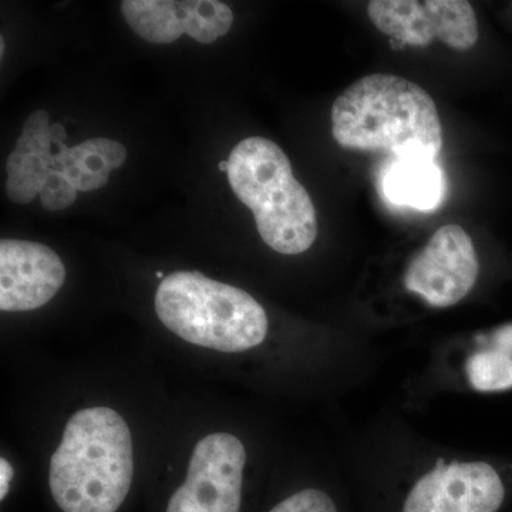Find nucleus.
<instances>
[{
  "label": "nucleus",
  "mask_w": 512,
  "mask_h": 512,
  "mask_svg": "<svg viewBox=\"0 0 512 512\" xmlns=\"http://www.w3.org/2000/svg\"><path fill=\"white\" fill-rule=\"evenodd\" d=\"M50 127L46 110L30 114L23 124L22 134L6 163V194L15 204H30L55 173L56 146Z\"/></svg>",
  "instance_id": "nucleus-11"
},
{
  "label": "nucleus",
  "mask_w": 512,
  "mask_h": 512,
  "mask_svg": "<svg viewBox=\"0 0 512 512\" xmlns=\"http://www.w3.org/2000/svg\"><path fill=\"white\" fill-rule=\"evenodd\" d=\"M478 276L480 259L473 239L460 225L448 224L410 259L403 286L429 308L447 309L474 291Z\"/></svg>",
  "instance_id": "nucleus-6"
},
{
  "label": "nucleus",
  "mask_w": 512,
  "mask_h": 512,
  "mask_svg": "<svg viewBox=\"0 0 512 512\" xmlns=\"http://www.w3.org/2000/svg\"><path fill=\"white\" fill-rule=\"evenodd\" d=\"M13 477V468L10 466L9 461H6L5 458H2L0 461V498H5L6 494L9 491L10 480Z\"/></svg>",
  "instance_id": "nucleus-17"
},
{
  "label": "nucleus",
  "mask_w": 512,
  "mask_h": 512,
  "mask_svg": "<svg viewBox=\"0 0 512 512\" xmlns=\"http://www.w3.org/2000/svg\"><path fill=\"white\" fill-rule=\"evenodd\" d=\"M124 19L136 35L156 45H167L184 33L210 45L227 35L234 13L218 0H124Z\"/></svg>",
  "instance_id": "nucleus-9"
},
{
  "label": "nucleus",
  "mask_w": 512,
  "mask_h": 512,
  "mask_svg": "<svg viewBox=\"0 0 512 512\" xmlns=\"http://www.w3.org/2000/svg\"><path fill=\"white\" fill-rule=\"evenodd\" d=\"M397 480L396 512H500L512 493V461L429 451Z\"/></svg>",
  "instance_id": "nucleus-5"
},
{
  "label": "nucleus",
  "mask_w": 512,
  "mask_h": 512,
  "mask_svg": "<svg viewBox=\"0 0 512 512\" xmlns=\"http://www.w3.org/2000/svg\"><path fill=\"white\" fill-rule=\"evenodd\" d=\"M77 192L79 191L62 174L53 173L40 191V204L47 211H62L74 204Z\"/></svg>",
  "instance_id": "nucleus-16"
},
{
  "label": "nucleus",
  "mask_w": 512,
  "mask_h": 512,
  "mask_svg": "<svg viewBox=\"0 0 512 512\" xmlns=\"http://www.w3.org/2000/svg\"><path fill=\"white\" fill-rule=\"evenodd\" d=\"M56 146L53 171L62 174L80 192L99 190L109 183L110 173L120 168L127 150L119 141L93 138L76 147L66 146V131L62 127L50 130Z\"/></svg>",
  "instance_id": "nucleus-12"
},
{
  "label": "nucleus",
  "mask_w": 512,
  "mask_h": 512,
  "mask_svg": "<svg viewBox=\"0 0 512 512\" xmlns=\"http://www.w3.org/2000/svg\"><path fill=\"white\" fill-rule=\"evenodd\" d=\"M458 380L478 393H500L512 389V325L498 329L491 338L478 340L468 350Z\"/></svg>",
  "instance_id": "nucleus-14"
},
{
  "label": "nucleus",
  "mask_w": 512,
  "mask_h": 512,
  "mask_svg": "<svg viewBox=\"0 0 512 512\" xmlns=\"http://www.w3.org/2000/svg\"><path fill=\"white\" fill-rule=\"evenodd\" d=\"M387 200L402 207L433 211L444 192L443 174L436 160L421 157L394 158L383 175Z\"/></svg>",
  "instance_id": "nucleus-13"
},
{
  "label": "nucleus",
  "mask_w": 512,
  "mask_h": 512,
  "mask_svg": "<svg viewBox=\"0 0 512 512\" xmlns=\"http://www.w3.org/2000/svg\"><path fill=\"white\" fill-rule=\"evenodd\" d=\"M133 441L116 410L83 409L50 458L49 485L63 512H116L133 481Z\"/></svg>",
  "instance_id": "nucleus-2"
},
{
  "label": "nucleus",
  "mask_w": 512,
  "mask_h": 512,
  "mask_svg": "<svg viewBox=\"0 0 512 512\" xmlns=\"http://www.w3.org/2000/svg\"><path fill=\"white\" fill-rule=\"evenodd\" d=\"M268 512H342L336 498L322 488L308 487L284 498Z\"/></svg>",
  "instance_id": "nucleus-15"
},
{
  "label": "nucleus",
  "mask_w": 512,
  "mask_h": 512,
  "mask_svg": "<svg viewBox=\"0 0 512 512\" xmlns=\"http://www.w3.org/2000/svg\"><path fill=\"white\" fill-rule=\"evenodd\" d=\"M367 13L380 32L404 45L424 47L439 40L463 52L480 35L476 12L466 0H375Z\"/></svg>",
  "instance_id": "nucleus-8"
},
{
  "label": "nucleus",
  "mask_w": 512,
  "mask_h": 512,
  "mask_svg": "<svg viewBox=\"0 0 512 512\" xmlns=\"http://www.w3.org/2000/svg\"><path fill=\"white\" fill-rule=\"evenodd\" d=\"M157 276H158V278H163L164 279L163 272H157Z\"/></svg>",
  "instance_id": "nucleus-20"
},
{
  "label": "nucleus",
  "mask_w": 512,
  "mask_h": 512,
  "mask_svg": "<svg viewBox=\"0 0 512 512\" xmlns=\"http://www.w3.org/2000/svg\"><path fill=\"white\" fill-rule=\"evenodd\" d=\"M228 180L242 204L254 212L262 241L281 255L308 251L318 237L311 195L292 173L291 161L268 138L241 141L228 158Z\"/></svg>",
  "instance_id": "nucleus-3"
},
{
  "label": "nucleus",
  "mask_w": 512,
  "mask_h": 512,
  "mask_svg": "<svg viewBox=\"0 0 512 512\" xmlns=\"http://www.w3.org/2000/svg\"><path fill=\"white\" fill-rule=\"evenodd\" d=\"M220 170L227 171V173H228V161H224V163H220Z\"/></svg>",
  "instance_id": "nucleus-19"
},
{
  "label": "nucleus",
  "mask_w": 512,
  "mask_h": 512,
  "mask_svg": "<svg viewBox=\"0 0 512 512\" xmlns=\"http://www.w3.org/2000/svg\"><path fill=\"white\" fill-rule=\"evenodd\" d=\"M247 450L238 437L214 433L195 444L184 484L165 512H241Z\"/></svg>",
  "instance_id": "nucleus-7"
},
{
  "label": "nucleus",
  "mask_w": 512,
  "mask_h": 512,
  "mask_svg": "<svg viewBox=\"0 0 512 512\" xmlns=\"http://www.w3.org/2000/svg\"><path fill=\"white\" fill-rule=\"evenodd\" d=\"M5 55V39H0V56Z\"/></svg>",
  "instance_id": "nucleus-18"
},
{
  "label": "nucleus",
  "mask_w": 512,
  "mask_h": 512,
  "mask_svg": "<svg viewBox=\"0 0 512 512\" xmlns=\"http://www.w3.org/2000/svg\"><path fill=\"white\" fill-rule=\"evenodd\" d=\"M66 279V268L53 249L36 242H0V309L28 312L55 298Z\"/></svg>",
  "instance_id": "nucleus-10"
},
{
  "label": "nucleus",
  "mask_w": 512,
  "mask_h": 512,
  "mask_svg": "<svg viewBox=\"0 0 512 512\" xmlns=\"http://www.w3.org/2000/svg\"><path fill=\"white\" fill-rule=\"evenodd\" d=\"M332 134L346 150L383 151L394 158L436 160L443 150L433 97L396 74H369L340 93L332 107Z\"/></svg>",
  "instance_id": "nucleus-1"
},
{
  "label": "nucleus",
  "mask_w": 512,
  "mask_h": 512,
  "mask_svg": "<svg viewBox=\"0 0 512 512\" xmlns=\"http://www.w3.org/2000/svg\"><path fill=\"white\" fill-rule=\"evenodd\" d=\"M154 306L165 328L201 348L241 353L259 348L268 338V315L254 296L201 272L165 276Z\"/></svg>",
  "instance_id": "nucleus-4"
}]
</instances>
